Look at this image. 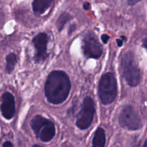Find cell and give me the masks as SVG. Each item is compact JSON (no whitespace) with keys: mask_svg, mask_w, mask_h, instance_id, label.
<instances>
[{"mask_svg":"<svg viewBox=\"0 0 147 147\" xmlns=\"http://www.w3.org/2000/svg\"><path fill=\"white\" fill-rule=\"evenodd\" d=\"M118 95L116 78L113 73H106L101 76L98 84V96L103 105L113 103Z\"/></svg>","mask_w":147,"mask_h":147,"instance_id":"3","label":"cell"},{"mask_svg":"<svg viewBox=\"0 0 147 147\" xmlns=\"http://www.w3.org/2000/svg\"><path fill=\"white\" fill-rule=\"evenodd\" d=\"M0 110L1 115L7 120L12 119L15 113V101L13 95L9 92H5L1 98Z\"/></svg>","mask_w":147,"mask_h":147,"instance_id":"9","label":"cell"},{"mask_svg":"<svg viewBox=\"0 0 147 147\" xmlns=\"http://www.w3.org/2000/svg\"><path fill=\"white\" fill-rule=\"evenodd\" d=\"M126 1H127V3L129 5L134 6V5H135V4H137V3L140 2L142 0H126Z\"/></svg>","mask_w":147,"mask_h":147,"instance_id":"16","label":"cell"},{"mask_svg":"<svg viewBox=\"0 0 147 147\" xmlns=\"http://www.w3.org/2000/svg\"><path fill=\"white\" fill-rule=\"evenodd\" d=\"M17 63V56L15 53H10L6 57L5 72L8 74L11 73Z\"/></svg>","mask_w":147,"mask_h":147,"instance_id":"12","label":"cell"},{"mask_svg":"<svg viewBox=\"0 0 147 147\" xmlns=\"http://www.w3.org/2000/svg\"><path fill=\"white\" fill-rule=\"evenodd\" d=\"M121 38L122 39H117V40H116V43H117V45L119 46V47H121V46L123 45V41H124V40H126V37H124V36H122Z\"/></svg>","mask_w":147,"mask_h":147,"instance_id":"15","label":"cell"},{"mask_svg":"<svg viewBox=\"0 0 147 147\" xmlns=\"http://www.w3.org/2000/svg\"><path fill=\"white\" fill-rule=\"evenodd\" d=\"M83 9H84L88 10L89 9H90V3H88V2H85L84 4H83Z\"/></svg>","mask_w":147,"mask_h":147,"instance_id":"18","label":"cell"},{"mask_svg":"<svg viewBox=\"0 0 147 147\" xmlns=\"http://www.w3.org/2000/svg\"><path fill=\"white\" fill-rule=\"evenodd\" d=\"M2 146L6 147V146H13V144L10 142H5L2 144Z\"/></svg>","mask_w":147,"mask_h":147,"instance_id":"19","label":"cell"},{"mask_svg":"<svg viewBox=\"0 0 147 147\" xmlns=\"http://www.w3.org/2000/svg\"><path fill=\"white\" fill-rule=\"evenodd\" d=\"M82 48L86 58L98 59L103 54V46L93 32H88L83 36Z\"/></svg>","mask_w":147,"mask_h":147,"instance_id":"7","label":"cell"},{"mask_svg":"<svg viewBox=\"0 0 147 147\" xmlns=\"http://www.w3.org/2000/svg\"><path fill=\"white\" fill-rule=\"evenodd\" d=\"M146 40H147L146 37H145V38H144V40H143V44H142V45H143V47H144L145 49H146V44H147V43H146Z\"/></svg>","mask_w":147,"mask_h":147,"instance_id":"20","label":"cell"},{"mask_svg":"<svg viewBox=\"0 0 147 147\" xmlns=\"http://www.w3.org/2000/svg\"><path fill=\"white\" fill-rule=\"evenodd\" d=\"M71 88L70 78L63 70H53L47 76L45 84V94L49 103H63L67 98Z\"/></svg>","mask_w":147,"mask_h":147,"instance_id":"1","label":"cell"},{"mask_svg":"<svg viewBox=\"0 0 147 147\" xmlns=\"http://www.w3.org/2000/svg\"><path fill=\"white\" fill-rule=\"evenodd\" d=\"M119 123L123 129L137 131L142 127V120L137 111L131 106H125L119 116Z\"/></svg>","mask_w":147,"mask_h":147,"instance_id":"5","label":"cell"},{"mask_svg":"<svg viewBox=\"0 0 147 147\" xmlns=\"http://www.w3.org/2000/svg\"><path fill=\"white\" fill-rule=\"evenodd\" d=\"M106 145V134L103 128L98 127L94 134L93 139V146H104Z\"/></svg>","mask_w":147,"mask_h":147,"instance_id":"11","label":"cell"},{"mask_svg":"<svg viewBox=\"0 0 147 147\" xmlns=\"http://www.w3.org/2000/svg\"><path fill=\"white\" fill-rule=\"evenodd\" d=\"M123 78L131 87H136L142 81V73L134 53L128 51L123 55L121 62Z\"/></svg>","mask_w":147,"mask_h":147,"instance_id":"2","label":"cell"},{"mask_svg":"<svg viewBox=\"0 0 147 147\" xmlns=\"http://www.w3.org/2000/svg\"><path fill=\"white\" fill-rule=\"evenodd\" d=\"M96 113V106L93 98L86 96L83 99L81 109L78 116L76 126L81 130H86L91 126Z\"/></svg>","mask_w":147,"mask_h":147,"instance_id":"6","label":"cell"},{"mask_svg":"<svg viewBox=\"0 0 147 147\" xmlns=\"http://www.w3.org/2000/svg\"><path fill=\"white\" fill-rule=\"evenodd\" d=\"M54 0H34L32 3L34 14L41 15L52 6Z\"/></svg>","mask_w":147,"mask_h":147,"instance_id":"10","label":"cell"},{"mask_svg":"<svg viewBox=\"0 0 147 147\" xmlns=\"http://www.w3.org/2000/svg\"><path fill=\"white\" fill-rule=\"evenodd\" d=\"M109 39H110V37H109L108 34H103L101 35V40L102 42H103V44H106V43L109 42Z\"/></svg>","mask_w":147,"mask_h":147,"instance_id":"14","label":"cell"},{"mask_svg":"<svg viewBox=\"0 0 147 147\" xmlns=\"http://www.w3.org/2000/svg\"><path fill=\"white\" fill-rule=\"evenodd\" d=\"M73 18V16L67 12H63L60 15V17L57 19L56 22V26L57 27V30L59 32H61L64 29L65 24L70 21V20Z\"/></svg>","mask_w":147,"mask_h":147,"instance_id":"13","label":"cell"},{"mask_svg":"<svg viewBox=\"0 0 147 147\" xmlns=\"http://www.w3.org/2000/svg\"><path fill=\"white\" fill-rule=\"evenodd\" d=\"M32 44L35 49L34 60L36 63H43L48 57L47 53V44L49 37L45 32H40L32 39Z\"/></svg>","mask_w":147,"mask_h":147,"instance_id":"8","label":"cell"},{"mask_svg":"<svg viewBox=\"0 0 147 147\" xmlns=\"http://www.w3.org/2000/svg\"><path fill=\"white\" fill-rule=\"evenodd\" d=\"M30 126L37 139L43 142H49L55 135V126L47 118L37 115L30 121Z\"/></svg>","mask_w":147,"mask_h":147,"instance_id":"4","label":"cell"},{"mask_svg":"<svg viewBox=\"0 0 147 147\" xmlns=\"http://www.w3.org/2000/svg\"><path fill=\"white\" fill-rule=\"evenodd\" d=\"M76 28V25L75 24H72V25L70 26V27H69V30H68V34H69V35H70V34H72V32H73L75 31Z\"/></svg>","mask_w":147,"mask_h":147,"instance_id":"17","label":"cell"}]
</instances>
